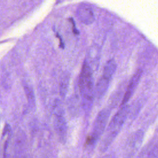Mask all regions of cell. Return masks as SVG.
Listing matches in <instances>:
<instances>
[{
  "label": "cell",
  "mask_w": 158,
  "mask_h": 158,
  "mask_svg": "<svg viewBox=\"0 0 158 158\" xmlns=\"http://www.w3.org/2000/svg\"><path fill=\"white\" fill-rule=\"evenodd\" d=\"M117 69V64L114 60H108L104 66L102 77L110 80L112 79Z\"/></svg>",
  "instance_id": "cell-9"
},
{
  "label": "cell",
  "mask_w": 158,
  "mask_h": 158,
  "mask_svg": "<svg viewBox=\"0 0 158 158\" xmlns=\"http://www.w3.org/2000/svg\"><path fill=\"white\" fill-rule=\"evenodd\" d=\"M77 16L79 20L85 25L93 23L95 19L91 6L86 4L79 5L77 10Z\"/></svg>",
  "instance_id": "cell-6"
},
{
  "label": "cell",
  "mask_w": 158,
  "mask_h": 158,
  "mask_svg": "<svg viewBox=\"0 0 158 158\" xmlns=\"http://www.w3.org/2000/svg\"><path fill=\"white\" fill-rule=\"evenodd\" d=\"M110 80L101 77L96 83L94 88V96H96L98 99L102 98L109 86Z\"/></svg>",
  "instance_id": "cell-8"
},
{
  "label": "cell",
  "mask_w": 158,
  "mask_h": 158,
  "mask_svg": "<svg viewBox=\"0 0 158 158\" xmlns=\"http://www.w3.org/2000/svg\"><path fill=\"white\" fill-rule=\"evenodd\" d=\"M128 113V106L126 104L122 106L112 117L107 128L106 133L101 143V151H106L110 145L115 137L120 132Z\"/></svg>",
  "instance_id": "cell-2"
},
{
  "label": "cell",
  "mask_w": 158,
  "mask_h": 158,
  "mask_svg": "<svg viewBox=\"0 0 158 158\" xmlns=\"http://www.w3.org/2000/svg\"><path fill=\"white\" fill-rule=\"evenodd\" d=\"M54 125L57 136L61 141H65L67 133V125L64 116V111L61 104L56 101L54 106Z\"/></svg>",
  "instance_id": "cell-4"
},
{
  "label": "cell",
  "mask_w": 158,
  "mask_h": 158,
  "mask_svg": "<svg viewBox=\"0 0 158 158\" xmlns=\"http://www.w3.org/2000/svg\"><path fill=\"white\" fill-rule=\"evenodd\" d=\"M89 65L92 71L96 70L99 65V50L97 47L92 48L88 54V59L86 60Z\"/></svg>",
  "instance_id": "cell-7"
},
{
  "label": "cell",
  "mask_w": 158,
  "mask_h": 158,
  "mask_svg": "<svg viewBox=\"0 0 158 158\" xmlns=\"http://www.w3.org/2000/svg\"><path fill=\"white\" fill-rule=\"evenodd\" d=\"M143 73V70L141 69H138L132 76L128 86L125 92V94L123 96V98L122 99L121 106L126 105L127 102L129 101L130 99L131 98L133 94L135 93V89H136L139 81L141 80V76Z\"/></svg>",
  "instance_id": "cell-5"
},
{
  "label": "cell",
  "mask_w": 158,
  "mask_h": 158,
  "mask_svg": "<svg viewBox=\"0 0 158 158\" xmlns=\"http://www.w3.org/2000/svg\"><path fill=\"white\" fill-rule=\"evenodd\" d=\"M78 87L84 106L89 107L94 97V86L93 71L86 60L83 64L79 76Z\"/></svg>",
  "instance_id": "cell-1"
},
{
  "label": "cell",
  "mask_w": 158,
  "mask_h": 158,
  "mask_svg": "<svg viewBox=\"0 0 158 158\" xmlns=\"http://www.w3.org/2000/svg\"><path fill=\"white\" fill-rule=\"evenodd\" d=\"M23 88L27 97V99L28 101V105L31 107H33L35 105V98L32 88L28 85L25 84L23 86Z\"/></svg>",
  "instance_id": "cell-10"
},
{
  "label": "cell",
  "mask_w": 158,
  "mask_h": 158,
  "mask_svg": "<svg viewBox=\"0 0 158 158\" xmlns=\"http://www.w3.org/2000/svg\"><path fill=\"white\" fill-rule=\"evenodd\" d=\"M110 111L106 108L103 109L98 113L93 125L91 135L87 139L88 144L93 146L98 141L101 135H102L105 131Z\"/></svg>",
  "instance_id": "cell-3"
},
{
  "label": "cell",
  "mask_w": 158,
  "mask_h": 158,
  "mask_svg": "<svg viewBox=\"0 0 158 158\" xmlns=\"http://www.w3.org/2000/svg\"><path fill=\"white\" fill-rule=\"evenodd\" d=\"M69 77L68 75H64L62 77L60 82V94L62 97H65L69 86Z\"/></svg>",
  "instance_id": "cell-11"
}]
</instances>
